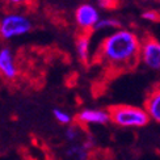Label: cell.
Returning <instances> with one entry per match:
<instances>
[{
	"mask_svg": "<svg viewBox=\"0 0 160 160\" xmlns=\"http://www.w3.org/2000/svg\"><path fill=\"white\" fill-rule=\"evenodd\" d=\"M97 58L114 71L134 68L141 62V38L129 29H117L101 41Z\"/></svg>",
	"mask_w": 160,
	"mask_h": 160,
	"instance_id": "obj_1",
	"label": "cell"
},
{
	"mask_svg": "<svg viewBox=\"0 0 160 160\" xmlns=\"http://www.w3.org/2000/svg\"><path fill=\"white\" fill-rule=\"evenodd\" d=\"M110 121L119 128H143L150 122V117L143 108L132 105H116L109 109Z\"/></svg>",
	"mask_w": 160,
	"mask_h": 160,
	"instance_id": "obj_2",
	"label": "cell"
},
{
	"mask_svg": "<svg viewBox=\"0 0 160 160\" xmlns=\"http://www.w3.org/2000/svg\"><path fill=\"white\" fill-rule=\"evenodd\" d=\"M32 20L22 13H7L0 18V38L4 41L22 37L32 30Z\"/></svg>",
	"mask_w": 160,
	"mask_h": 160,
	"instance_id": "obj_3",
	"label": "cell"
},
{
	"mask_svg": "<svg viewBox=\"0 0 160 160\" xmlns=\"http://www.w3.org/2000/svg\"><path fill=\"white\" fill-rule=\"evenodd\" d=\"M141 62L151 70L160 71V41L146 34L141 39Z\"/></svg>",
	"mask_w": 160,
	"mask_h": 160,
	"instance_id": "obj_4",
	"label": "cell"
},
{
	"mask_svg": "<svg viewBox=\"0 0 160 160\" xmlns=\"http://www.w3.org/2000/svg\"><path fill=\"white\" fill-rule=\"evenodd\" d=\"M100 20H101V17H100L98 9L89 3H84L82 5H79L75 11L76 25L84 32L93 30Z\"/></svg>",
	"mask_w": 160,
	"mask_h": 160,
	"instance_id": "obj_5",
	"label": "cell"
},
{
	"mask_svg": "<svg viewBox=\"0 0 160 160\" xmlns=\"http://www.w3.org/2000/svg\"><path fill=\"white\" fill-rule=\"evenodd\" d=\"M0 75L7 80H15L18 76V67L11 48H0Z\"/></svg>",
	"mask_w": 160,
	"mask_h": 160,
	"instance_id": "obj_6",
	"label": "cell"
},
{
	"mask_svg": "<svg viewBox=\"0 0 160 160\" xmlns=\"http://www.w3.org/2000/svg\"><path fill=\"white\" fill-rule=\"evenodd\" d=\"M76 119L82 125H106L110 121L109 110L104 109H83L78 113Z\"/></svg>",
	"mask_w": 160,
	"mask_h": 160,
	"instance_id": "obj_7",
	"label": "cell"
},
{
	"mask_svg": "<svg viewBox=\"0 0 160 160\" xmlns=\"http://www.w3.org/2000/svg\"><path fill=\"white\" fill-rule=\"evenodd\" d=\"M144 109L147 112L150 119L160 123V84L155 85L148 93L144 102Z\"/></svg>",
	"mask_w": 160,
	"mask_h": 160,
	"instance_id": "obj_8",
	"label": "cell"
},
{
	"mask_svg": "<svg viewBox=\"0 0 160 160\" xmlns=\"http://www.w3.org/2000/svg\"><path fill=\"white\" fill-rule=\"evenodd\" d=\"M75 49H76V54L78 58L82 61L83 63H88L91 59V38L89 36L84 33L76 37L75 41Z\"/></svg>",
	"mask_w": 160,
	"mask_h": 160,
	"instance_id": "obj_9",
	"label": "cell"
},
{
	"mask_svg": "<svg viewBox=\"0 0 160 160\" xmlns=\"http://www.w3.org/2000/svg\"><path fill=\"white\" fill-rule=\"evenodd\" d=\"M66 156L68 158H75L76 160H87L89 155V151L84 148L82 143H72L70 147L66 150Z\"/></svg>",
	"mask_w": 160,
	"mask_h": 160,
	"instance_id": "obj_10",
	"label": "cell"
},
{
	"mask_svg": "<svg viewBox=\"0 0 160 160\" xmlns=\"http://www.w3.org/2000/svg\"><path fill=\"white\" fill-rule=\"evenodd\" d=\"M108 29H113V30L121 29V22H119L117 18L105 17V18L100 20L93 30H95V32H101V30H108Z\"/></svg>",
	"mask_w": 160,
	"mask_h": 160,
	"instance_id": "obj_11",
	"label": "cell"
},
{
	"mask_svg": "<svg viewBox=\"0 0 160 160\" xmlns=\"http://www.w3.org/2000/svg\"><path fill=\"white\" fill-rule=\"evenodd\" d=\"M52 116H54L55 121L61 125H64V126H70L71 122H72V116L68 112H66L61 108H54L52 109Z\"/></svg>",
	"mask_w": 160,
	"mask_h": 160,
	"instance_id": "obj_12",
	"label": "cell"
},
{
	"mask_svg": "<svg viewBox=\"0 0 160 160\" xmlns=\"http://www.w3.org/2000/svg\"><path fill=\"white\" fill-rule=\"evenodd\" d=\"M80 138V128L78 125H70L67 126V129L64 131V139L67 142L72 143H76L78 139Z\"/></svg>",
	"mask_w": 160,
	"mask_h": 160,
	"instance_id": "obj_13",
	"label": "cell"
},
{
	"mask_svg": "<svg viewBox=\"0 0 160 160\" xmlns=\"http://www.w3.org/2000/svg\"><path fill=\"white\" fill-rule=\"evenodd\" d=\"M142 18L147 20V21L155 22V21H158V20H159V15H158L156 11H144L142 13Z\"/></svg>",
	"mask_w": 160,
	"mask_h": 160,
	"instance_id": "obj_14",
	"label": "cell"
},
{
	"mask_svg": "<svg viewBox=\"0 0 160 160\" xmlns=\"http://www.w3.org/2000/svg\"><path fill=\"white\" fill-rule=\"evenodd\" d=\"M98 5L104 9H110V8H114L118 4V0H97Z\"/></svg>",
	"mask_w": 160,
	"mask_h": 160,
	"instance_id": "obj_15",
	"label": "cell"
},
{
	"mask_svg": "<svg viewBox=\"0 0 160 160\" xmlns=\"http://www.w3.org/2000/svg\"><path fill=\"white\" fill-rule=\"evenodd\" d=\"M4 2L9 3V4H24L26 2H30V0H4Z\"/></svg>",
	"mask_w": 160,
	"mask_h": 160,
	"instance_id": "obj_16",
	"label": "cell"
}]
</instances>
